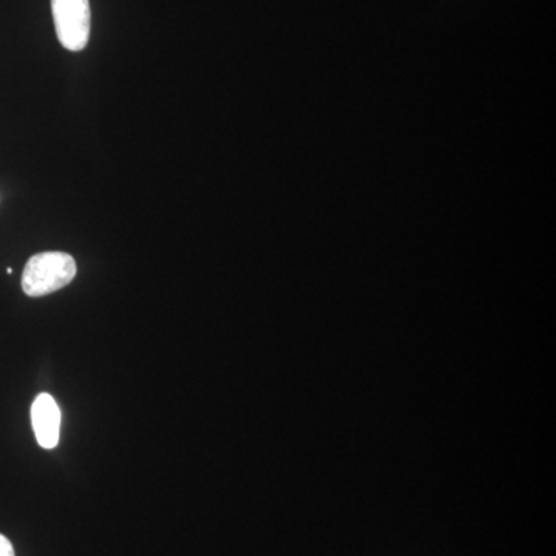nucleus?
Masks as SVG:
<instances>
[{"instance_id": "obj_1", "label": "nucleus", "mask_w": 556, "mask_h": 556, "mask_svg": "<svg viewBox=\"0 0 556 556\" xmlns=\"http://www.w3.org/2000/svg\"><path fill=\"white\" fill-rule=\"evenodd\" d=\"M76 276L75 258L65 252L33 255L22 274V289L28 298H42L72 283Z\"/></svg>"}, {"instance_id": "obj_2", "label": "nucleus", "mask_w": 556, "mask_h": 556, "mask_svg": "<svg viewBox=\"0 0 556 556\" xmlns=\"http://www.w3.org/2000/svg\"><path fill=\"white\" fill-rule=\"evenodd\" d=\"M51 13L61 46L70 51L86 49L91 30L89 0H51Z\"/></svg>"}, {"instance_id": "obj_3", "label": "nucleus", "mask_w": 556, "mask_h": 556, "mask_svg": "<svg viewBox=\"0 0 556 556\" xmlns=\"http://www.w3.org/2000/svg\"><path fill=\"white\" fill-rule=\"evenodd\" d=\"M31 426L40 447L46 450L58 447L61 433V409L50 394H39L33 402Z\"/></svg>"}, {"instance_id": "obj_4", "label": "nucleus", "mask_w": 556, "mask_h": 556, "mask_svg": "<svg viewBox=\"0 0 556 556\" xmlns=\"http://www.w3.org/2000/svg\"><path fill=\"white\" fill-rule=\"evenodd\" d=\"M0 556H14L13 544L3 535H0Z\"/></svg>"}]
</instances>
